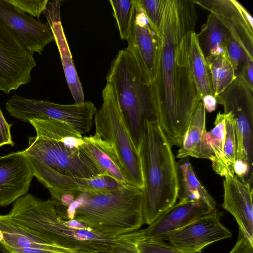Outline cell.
<instances>
[{"label": "cell", "instance_id": "6da1fadb", "mask_svg": "<svg viewBox=\"0 0 253 253\" xmlns=\"http://www.w3.org/2000/svg\"><path fill=\"white\" fill-rule=\"evenodd\" d=\"M198 20L193 0H163L155 31L156 74L150 85L159 123L170 144L180 147L191 118L201 101L189 60L190 37Z\"/></svg>", "mask_w": 253, "mask_h": 253}, {"label": "cell", "instance_id": "7a4b0ae2", "mask_svg": "<svg viewBox=\"0 0 253 253\" xmlns=\"http://www.w3.org/2000/svg\"><path fill=\"white\" fill-rule=\"evenodd\" d=\"M143 191L131 185L104 192L78 191L67 207L55 208L62 219L77 220L108 238L129 233L144 223Z\"/></svg>", "mask_w": 253, "mask_h": 253}, {"label": "cell", "instance_id": "3957f363", "mask_svg": "<svg viewBox=\"0 0 253 253\" xmlns=\"http://www.w3.org/2000/svg\"><path fill=\"white\" fill-rule=\"evenodd\" d=\"M138 152L144 181V223L149 225L176 202L177 163L171 145L157 122L145 121Z\"/></svg>", "mask_w": 253, "mask_h": 253}, {"label": "cell", "instance_id": "277c9868", "mask_svg": "<svg viewBox=\"0 0 253 253\" xmlns=\"http://www.w3.org/2000/svg\"><path fill=\"white\" fill-rule=\"evenodd\" d=\"M8 215L49 243L76 253L106 252L114 238L70 226L58 216L51 199L30 194L17 199Z\"/></svg>", "mask_w": 253, "mask_h": 253}, {"label": "cell", "instance_id": "5b68a950", "mask_svg": "<svg viewBox=\"0 0 253 253\" xmlns=\"http://www.w3.org/2000/svg\"><path fill=\"white\" fill-rule=\"evenodd\" d=\"M105 79L114 89L138 150L145 121H159L150 86L143 82L135 60L126 48L118 52Z\"/></svg>", "mask_w": 253, "mask_h": 253}, {"label": "cell", "instance_id": "8992f818", "mask_svg": "<svg viewBox=\"0 0 253 253\" xmlns=\"http://www.w3.org/2000/svg\"><path fill=\"white\" fill-rule=\"evenodd\" d=\"M102 103L94 115L95 132L114 149L129 185L144 188L138 152L131 138L118 97L107 83L102 92Z\"/></svg>", "mask_w": 253, "mask_h": 253}, {"label": "cell", "instance_id": "52a82bcc", "mask_svg": "<svg viewBox=\"0 0 253 253\" xmlns=\"http://www.w3.org/2000/svg\"><path fill=\"white\" fill-rule=\"evenodd\" d=\"M8 113L21 121L30 122L34 119H51L65 122L81 134L88 132L97 111L93 103L60 104L48 100L28 99L17 94L10 97L5 103Z\"/></svg>", "mask_w": 253, "mask_h": 253}, {"label": "cell", "instance_id": "ba28073f", "mask_svg": "<svg viewBox=\"0 0 253 253\" xmlns=\"http://www.w3.org/2000/svg\"><path fill=\"white\" fill-rule=\"evenodd\" d=\"M222 105L224 113L234 116L237 136L236 160L248 163L253 170V89L239 77L215 97Z\"/></svg>", "mask_w": 253, "mask_h": 253}, {"label": "cell", "instance_id": "9c48e42d", "mask_svg": "<svg viewBox=\"0 0 253 253\" xmlns=\"http://www.w3.org/2000/svg\"><path fill=\"white\" fill-rule=\"evenodd\" d=\"M24 151L49 168L64 175L83 178L104 175L92 160L81 149L71 148L63 143L41 138H28Z\"/></svg>", "mask_w": 253, "mask_h": 253}, {"label": "cell", "instance_id": "30bf717a", "mask_svg": "<svg viewBox=\"0 0 253 253\" xmlns=\"http://www.w3.org/2000/svg\"><path fill=\"white\" fill-rule=\"evenodd\" d=\"M33 54L0 20V91L9 94L30 82L36 66Z\"/></svg>", "mask_w": 253, "mask_h": 253}, {"label": "cell", "instance_id": "8fae6325", "mask_svg": "<svg viewBox=\"0 0 253 253\" xmlns=\"http://www.w3.org/2000/svg\"><path fill=\"white\" fill-rule=\"evenodd\" d=\"M221 213L215 208L186 225L160 235L154 240L166 241L183 253H200L217 241L232 236L220 222Z\"/></svg>", "mask_w": 253, "mask_h": 253}, {"label": "cell", "instance_id": "7c38bea8", "mask_svg": "<svg viewBox=\"0 0 253 253\" xmlns=\"http://www.w3.org/2000/svg\"><path fill=\"white\" fill-rule=\"evenodd\" d=\"M126 49L133 56L143 82L149 86L155 78L158 41L144 13L136 6Z\"/></svg>", "mask_w": 253, "mask_h": 253}, {"label": "cell", "instance_id": "4fadbf2b", "mask_svg": "<svg viewBox=\"0 0 253 253\" xmlns=\"http://www.w3.org/2000/svg\"><path fill=\"white\" fill-rule=\"evenodd\" d=\"M213 210L203 202L179 201L162 213L148 227L120 236L136 244L154 240L160 235L179 229Z\"/></svg>", "mask_w": 253, "mask_h": 253}, {"label": "cell", "instance_id": "5bb4252c", "mask_svg": "<svg viewBox=\"0 0 253 253\" xmlns=\"http://www.w3.org/2000/svg\"><path fill=\"white\" fill-rule=\"evenodd\" d=\"M193 0L214 14L253 58V19L240 2L236 0Z\"/></svg>", "mask_w": 253, "mask_h": 253}, {"label": "cell", "instance_id": "9a60e30c", "mask_svg": "<svg viewBox=\"0 0 253 253\" xmlns=\"http://www.w3.org/2000/svg\"><path fill=\"white\" fill-rule=\"evenodd\" d=\"M0 20L32 53L41 54L44 47L54 41L50 26L18 10L8 0H0Z\"/></svg>", "mask_w": 253, "mask_h": 253}, {"label": "cell", "instance_id": "2e32d148", "mask_svg": "<svg viewBox=\"0 0 253 253\" xmlns=\"http://www.w3.org/2000/svg\"><path fill=\"white\" fill-rule=\"evenodd\" d=\"M27 156L31 163L34 176L48 190L97 193L118 189L125 185L106 175L83 178L64 175L34 157Z\"/></svg>", "mask_w": 253, "mask_h": 253}, {"label": "cell", "instance_id": "e0dca14e", "mask_svg": "<svg viewBox=\"0 0 253 253\" xmlns=\"http://www.w3.org/2000/svg\"><path fill=\"white\" fill-rule=\"evenodd\" d=\"M34 176L24 151L0 157V206H8L26 195Z\"/></svg>", "mask_w": 253, "mask_h": 253}, {"label": "cell", "instance_id": "ac0fdd59", "mask_svg": "<svg viewBox=\"0 0 253 253\" xmlns=\"http://www.w3.org/2000/svg\"><path fill=\"white\" fill-rule=\"evenodd\" d=\"M224 177L222 207L233 216L239 229L253 244V187L237 177L233 170L228 171Z\"/></svg>", "mask_w": 253, "mask_h": 253}, {"label": "cell", "instance_id": "d6986e66", "mask_svg": "<svg viewBox=\"0 0 253 253\" xmlns=\"http://www.w3.org/2000/svg\"><path fill=\"white\" fill-rule=\"evenodd\" d=\"M0 243L12 253H76L49 243L8 214H0Z\"/></svg>", "mask_w": 253, "mask_h": 253}, {"label": "cell", "instance_id": "ffe728a7", "mask_svg": "<svg viewBox=\"0 0 253 253\" xmlns=\"http://www.w3.org/2000/svg\"><path fill=\"white\" fill-rule=\"evenodd\" d=\"M61 2L60 0L48 1L43 13L52 31L70 91L75 103L79 104L85 101L84 93L62 25L60 10Z\"/></svg>", "mask_w": 253, "mask_h": 253}, {"label": "cell", "instance_id": "44dd1931", "mask_svg": "<svg viewBox=\"0 0 253 253\" xmlns=\"http://www.w3.org/2000/svg\"><path fill=\"white\" fill-rule=\"evenodd\" d=\"M83 140L81 149L96 164L104 175L121 184H129L115 150L108 142L96 133L83 136Z\"/></svg>", "mask_w": 253, "mask_h": 253}, {"label": "cell", "instance_id": "7402d4cb", "mask_svg": "<svg viewBox=\"0 0 253 253\" xmlns=\"http://www.w3.org/2000/svg\"><path fill=\"white\" fill-rule=\"evenodd\" d=\"M206 129V111L200 101L192 115L184 135L177 159L194 157L205 159L204 136Z\"/></svg>", "mask_w": 253, "mask_h": 253}, {"label": "cell", "instance_id": "603a6c76", "mask_svg": "<svg viewBox=\"0 0 253 253\" xmlns=\"http://www.w3.org/2000/svg\"><path fill=\"white\" fill-rule=\"evenodd\" d=\"M177 168L179 201H199L215 209L216 201L197 178L189 157L181 159L177 163Z\"/></svg>", "mask_w": 253, "mask_h": 253}, {"label": "cell", "instance_id": "cb8c5ba5", "mask_svg": "<svg viewBox=\"0 0 253 253\" xmlns=\"http://www.w3.org/2000/svg\"><path fill=\"white\" fill-rule=\"evenodd\" d=\"M199 46L210 64L217 56L224 54L223 45L232 37L220 21L210 13L207 22L197 34Z\"/></svg>", "mask_w": 253, "mask_h": 253}, {"label": "cell", "instance_id": "d4e9b609", "mask_svg": "<svg viewBox=\"0 0 253 253\" xmlns=\"http://www.w3.org/2000/svg\"><path fill=\"white\" fill-rule=\"evenodd\" d=\"M30 124L36 136L63 143L71 148H78L84 143L83 136L68 124L51 119H34Z\"/></svg>", "mask_w": 253, "mask_h": 253}, {"label": "cell", "instance_id": "484cf974", "mask_svg": "<svg viewBox=\"0 0 253 253\" xmlns=\"http://www.w3.org/2000/svg\"><path fill=\"white\" fill-rule=\"evenodd\" d=\"M214 126L204 136L205 159L210 160L213 170L224 177L228 170L224 163L223 147L225 125V115L219 112L214 122Z\"/></svg>", "mask_w": 253, "mask_h": 253}, {"label": "cell", "instance_id": "4316f807", "mask_svg": "<svg viewBox=\"0 0 253 253\" xmlns=\"http://www.w3.org/2000/svg\"><path fill=\"white\" fill-rule=\"evenodd\" d=\"M189 60L196 88L201 100L205 95L213 96L209 64L199 46L195 31L190 33Z\"/></svg>", "mask_w": 253, "mask_h": 253}, {"label": "cell", "instance_id": "83f0119b", "mask_svg": "<svg viewBox=\"0 0 253 253\" xmlns=\"http://www.w3.org/2000/svg\"><path fill=\"white\" fill-rule=\"evenodd\" d=\"M213 91L215 97L237 78L234 69L224 54L217 56L209 64Z\"/></svg>", "mask_w": 253, "mask_h": 253}, {"label": "cell", "instance_id": "f1b7e54d", "mask_svg": "<svg viewBox=\"0 0 253 253\" xmlns=\"http://www.w3.org/2000/svg\"><path fill=\"white\" fill-rule=\"evenodd\" d=\"M120 36L127 40L130 33L136 0H110Z\"/></svg>", "mask_w": 253, "mask_h": 253}, {"label": "cell", "instance_id": "f546056e", "mask_svg": "<svg viewBox=\"0 0 253 253\" xmlns=\"http://www.w3.org/2000/svg\"><path fill=\"white\" fill-rule=\"evenodd\" d=\"M224 115L225 132L223 147L224 163L228 171L234 170L237 152L235 121L231 112Z\"/></svg>", "mask_w": 253, "mask_h": 253}, {"label": "cell", "instance_id": "4dcf8cb0", "mask_svg": "<svg viewBox=\"0 0 253 253\" xmlns=\"http://www.w3.org/2000/svg\"><path fill=\"white\" fill-rule=\"evenodd\" d=\"M224 54L232 64L236 77L240 75L249 60H253L243 46L233 37L223 45Z\"/></svg>", "mask_w": 253, "mask_h": 253}, {"label": "cell", "instance_id": "1f68e13d", "mask_svg": "<svg viewBox=\"0 0 253 253\" xmlns=\"http://www.w3.org/2000/svg\"><path fill=\"white\" fill-rule=\"evenodd\" d=\"M137 2L151 27H156L160 20L163 0H137Z\"/></svg>", "mask_w": 253, "mask_h": 253}, {"label": "cell", "instance_id": "d6a6232c", "mask_svg": "<svg viewBox=\"0 0 253 253\" xmlns=\"http://www.w3.org/2000/svg\"><path fill=\"white\" fill-rule=\"evenodd\" d=\"M18 10L39 19L46 9L48 0H8Z\"/></svg>", "mask_w": 253, "mask_h": 253}, {"label": "cell", "instance_id": "836d02e7", "mask_svg": "<svg viewBox=\"0 0 253 253\" xmlns=\"http://www.w3.org/2000/svg\"><path fill=\"white\" fill-rule=\"evenodd\" d=\"M136 244L139 253H183L161 240H149Z\"/></svg>", "mask_w": 253, "mask_h": 253}, {"label": "cell", "instance_id": "e575fe53", "mask_svg": "<svg viewBox=\"0 0 253 253\" xmlns=\"http://www.w3.org/2000/svg\"><path fill=\"white\" fill-rule=\"evenodd\" d=\"M105 253H139L137 244L125 238L115 237Z\"/></svg>", "mask_w": 253, "mask_h": 253}, {"label": "cell", "instance_id": "d590c367", "mask_svg": "<svg viewBox=\"0 0 253 253\" xmlns=\"http://www.w3.org/2000/svg\"><path fill=\"white\" fill-rule=\"evenodd\" d=\"M11 126L6 122L0 108V147L5 145L14 146L10 132Z\"/></svg>", "mask_w": 253, "mask_h": 253}, {"label": "cell", "instance_id": "8d00e7d4", "mask_svg": "<svg viewBox=\"0 0 253 253\" xmlns=\"http://www.w3.org/2000/svg\"><path fill=\"white\" fill-rule=\"evenodd\" d=\"M239 77L252 89H253V60H249Z\"/></svg>", "mask_w": 253, "mask_h": 253}, {"label": "cell", "instance_id": "74e56055", "mask_svg": "<svg viewBox=\"0 0 253 253\" xmlns=\"http://www.w3.org/2000/svg\"><path fill=\"white\" fill-rule=\"evenodd\" d=\"M202 101L206 111L211 113L215 110L217 102L214 96L211 95H205L203 97Z\"/></svg>", "mask_w": 253, "mask_h": 253}, {"label": "cell", "instance_id": "f35d334b", "mask_svg": "<svg viewBox=\"0 0 253 253\" xmlns=\"http://www.w3.org/2000/svg\"><path fill=\"white\" fill-rule=\"evenodd\" d=\"M0 253H12L0 243Z\"/></svg>", "mask_w": 253, "mask_h": 253}, {"label": "cell", "instance_id": "ab89813d", "mask_svg": "<svg viewBox=\"0 0 253 253\" xmlns=\"http://www.w3.org/2000/svg\"><path fill=\"white\" fill-rule=\"evenodd\" d=\"M3 239V235L2 231L0 230V243L2 241Z\"/></svg>", "mask_w": 253, "mask_h": 253}, {"label": "cell", "instance_id": "60d3db41", "mask_svg": "<svg viewBox=\"0 0 253 253\" xmlns=\"http://www.w3.org/2000/svg\"><path fill=\"white\" fill-rule=\"evenodd\" d=\"M106 252H98V253H105Z\"/></svg>", "mask_w": 253, "mask_h": 253}]
</instances>
